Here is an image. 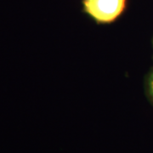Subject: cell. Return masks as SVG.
Masks as SVG:
<instances>
[{"label":"cell","mask_w":153,"mask_h":153,"mask_svg":"<svg viewBox=\"0 0 153 153\" xmlns=\"http://www.w3.org/2000/svg\"><path fill=\"white\" fill-rule=\"evenodd\" d=\"M151 90H152V94L153 95V75L152 77V81H151Z\"/></svg>","instance_id":"obj_2"},{"label":"cell","mask_w":153,"mask_h":153,"mask_svg":"<svg viewBox=\"0 0 153 153\" xmlns=\"http://www.w3.org/2000/svg\"><path fill=\"white\" fill-rule=\"evenodd\" d=\"M126 0H84L85 10L100 22H113L123 12Z\"/></svg>","instance_id":"obj_1"}]
</instances>
